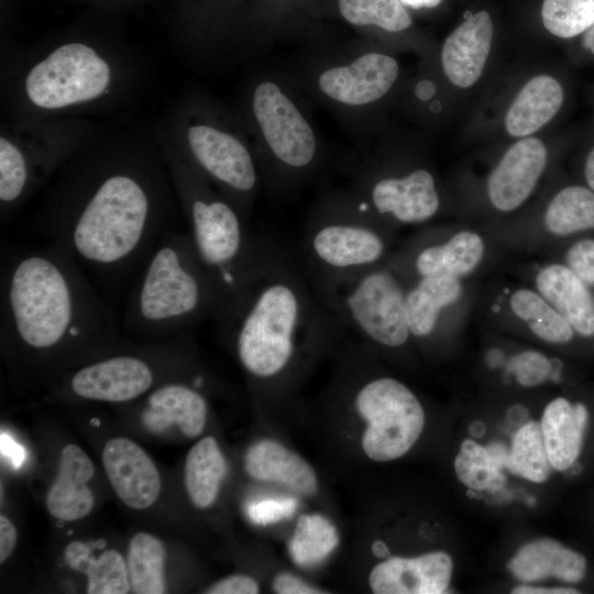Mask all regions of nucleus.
<instances>
[{"label":"nucleus","mask_w":594,"mask_h":594,"mask_svg":"<svg viewBox=\"0 0 594 594\" xmlns=\"http://www.w3.org/2000/svg\"><path fill=\"white\" fill-rule=\"evenodd\" d=\"M261 591L258 582L248 574H232L211 585L204 593L207 594H256Z\"/></svg>","instance_id":"obj_41"},{"label":"nucleus","mask_w":594,"mask_h":594,"mask_svg":"<svg viewBox=\"0 0 594 594\" xmlns=\"http://www.w3.org/2000/svg\"><path fill=\"white\" fill-rule=\"evenodd\" d=\"M551 469L541 425L536 421L525 424L514 435L508 470L530 482L542 483L548 480Z\"/></svg>","instance_id":"obj_34"},{"label":"nucleus","mask_w":594,"mask_h":594,"mask_svg":"<svg viewBox=\"0 0 594 594\" xmlns=\"http://www.w3.org/2000/svg\"><path fill=\"white\" fill-rule=\"evenodd\" d=\"M470 432L475 438H480L484 435L485 427L481 421H475L470 426Z\"/></svg>","instance_id":"obj_51"},{"label":"nucleus","mask_w":594,"mask_h":594,"mask_svg":"<svg viewBox=\"0 0 594 594\" xmlns=\"http://www.w3.org/2000/svg\"><path fill=\"white\" fill-rule=\"evenodd\" d=\"M547 161V146L540 139H518L488 175L486 194L491 205L504 213L520 208L534 193Z\"/></svg>","instance_id":"obj_16"},{"label":"nucleus","mask_w":594,"mask_h":594,"mask_svg":"<svg viewBox=\"0 0 594 594\" xmlns=\"http://www.w3.org/2000/svg\"><path fill=\"white\" fill-rule=\"evenodd\" d=\"M102 463L118 497L129 507L145 509L161 492V476L150 455L128 438L108 440Z\"/></svg>","instance_id":"obj_18"},{"label":"nucleus","mask_w":594,"mask_h":594,"mask_svg":"<svg viewBox=\"0 0 594 594\" xmlns=\"http://www.w3.org/2000/svg\"><path fill=\"white\" fill-rule=\"evenodd\" d=\"M543 224L557 237L594 230V191L579 185L560 189L546 208Z\"/></svg>","instance_id":"obj_30"},{"label":"nucleus","mask_w":594,"mask_h":594,"mask_svg":"<svg viewBox=\"0 0 594 594\" xmlns=\"http://www.w3.org/2000/svg\"><path fill=\"white\" fill-rule=\"evenodd\" d=\"M373 551L380 556V557H386L389 554V551L386 547V544L382 541H376L374 544H373Z\"/></svg>","instance_id":"obj_52"},{"label":"nucleus","mask_w":594,"mask_h":594,"mask_svg":"<svg viewBox=\"0 0 594 594\" xmlns=\"http://www.w3.org/2000/svg\"><path fill=\"white\" fill-rule=\"evenodd\" d=\"M507 371L521 386L534 387L550 376L552 364L544 354L528 350L514 355L507 364Z\"/></svg>","instance_id":"obj_39"},{"label":"nucleus","mask_w":594,"mask_h":594,"mask_svg":"<svg viewBox=\"0 0 594 594\" xmlns=\"http://www.w3.org/2000/svg\"><path fill=\"white\" fill-rule=\"evenodd\" d=\"M582 44L586 51L594 55V24L584 32Z\"/></svg>","instance_id":"obj_50"},{"label":"nucleus","mask_w":594,"mask_h":594,"mask_svg":"<svg viewBox=\"0 0 594 594\" xmlns=\"http://www.w3.org/2000/svg\"><path fill=\"white\" fill-rule=\"evenodd\" d=\"M337 9L346 23L359 30L400 34L413 25L399 0H337Z\"/></svg>","instance_id":"obj_31"},{"label":"nucleus","mask_w":594,"mask_h":594,"mask_svg":"<svg viewBox=\"0 0 594 594\" xmlns=\"http://www.w3.org/2000/svg\"><path fill=\"white\" fill-rule=\"evenodd\" d=\"M109 82V65L94 48L68 43L30 70L25 91L35 106L59 109L97 98Z\"/></svg>","instance_id":"obj_13"},{"label":"nucleus","mask_w":594,"mask_h":594,"mask_svg":"<svg viewBox=\"0 0 594 594\" xmlns=\"http://www.w3.org/2000/svg\"><path fill=\"white\" fill-rule=\"evenodd\" d=\"M145 180L130 169H108L44 220L41 238L67 249L107 293L132 285L172 231Z\"/></svg>","instance_id":"obj_3"},{"label":"nucleus","mask_w":594,"mask_h":594,"mask_svg":"<svg viewBox=\"0 0 594 594\" xmlns=\"http://www.w3.org/2000/svg\"><path fill=\"white\" fill-rule=\"evenodd\" d=\"M94 464L77 444L64 447L58 460V470L52 483L46 506L48 513L63 521L78 520L94 507V495L86 483L92 477Z\"/></svg>","instance_id":"obj_22"},{"label":"nucleus","mask_w":594,"mask_h":594,"mask_svg":"<svg viewBox=\"0 0 594 594\" xmlns=\"http://www.w3.org/2000/svg\"><path fill=\"white\" fill-rule=\"evenodd\" d=\"M484 255L485 242L482 235L475 231L462 230L440 243L417 242L414 248L391 255L388 260L409 283L432 276L460 279L474 272Z\"/></svg>","instance_id":"obj_15"},{"label":"nucleus","mask_w":594,"mask_h":594,"mask_svg":"<svg viewBox=\"0 0 594 594\" xmlns=\"http://www.w3.org/2000/svg\"><path fill=\"white\" fill-rule=\"evenodd\" d=\"M177 180L188 234L217 288L221 316L246 277L255 254L256 235L249 232L246 220L233 204L213 191L194 166L178 167Z\"/></svg>","instance_id":"obj_8"},{"label":"nucleus","mask_w":594,"mask_h":594,"mask_svg":"<svg viewBox=\"0 0 594 594\" xmlns=\"http://www.w3.org/2000/svg\"><path fill=\"white\" fill-rule=\"evenodd\" d=\"M16 544V530L4 516H0V562H4L13 552Z\"/></svg>","instance_id":"obj_45"},{"label":"nucleus","mask_w":594,"mask_h":594,"mask_svg":"<svg viewBox=\"0 0 594 594\" xmlns=\"http://www.w3.org/2000/svg\"><path fill=\"white\" fill-rule=\"evenodd\" d=\"M196 383H167L147 397L141 414L144 427L154 433L175 424L189 438L201 435L208 418V404Z\"/></svg>","instance_id":"obj_21"},{"label":"nucleus","mask_w":594,"mask_h":594,"mask_svg":"<svg viewBox=\"0 0 594 594\" xmlns=\"http://www.w3.org/2000/svg\"><path fill=\"white\" fill-rule=\"evenodd\" d=\"M186 138L194 167L218 186L248 220L262 187L253 146L235 132L209 121L190 124Z\"/></svg>","instance_id":"obj_12"},{"label":"nucleus","mask_w":594,"mask_h":594,"mask_svg":"<svg viewBox=\"0 0 594 594\" xmlns=\"http://www.w3.org/2000/svg\"><path fill=\"white\" fill-rule=\"evenodd\" d=\"M227 470L216 438L207 436L191 447L185 462V486L194 506L206 509L215 504Z\"/></svg>","instance_id":"obj_28"},{"label":"nucleus","mask_w":594,"mask_h":594,"mask_svg":"<svg viewBox=\"0 0 594 594\" xmlns=\"http://www.w3.org/2000/svg\"><path fill=\"white\" fill-rule=\"evenodd\" d=\"M458 480L473 491H499L506 483L503 469L491 457L486 447L468 439L461 443L454 460Z\"/></svg>","instance_id":"obj_35"},{"label":"nucleus","mask_w":594,"mask_h":594,"mask_svg":"<svg viewBox=\"0 0 594 594\" xmlns=\"http://www.w3.org/2000/svg\"><path fill=\"white\" fill-rule=\"evenodd\" d=\"M311 287L344 331H353L370 344L397 350L413 339L406 312L407 283L389 260Z\"/></svg>","instance_id":"obj_9"},{"label":"nucleus","mask_w":594,"mask_h":594,"mask_svg":"<svg viewBox=\"0 0 594 594\" xmlns=\"http://www.w3.org/2000/svg\"><path fill=\"white\" fill-rule=\"evenodd\" d=\"M156 380L155 365L146 355L125 353L82 365L72 374L68 387L84 399L124 403L145 394Z\"/></svg>","instance_id":"obj_14"},{"label":"nucleus","mask_w":594,"mask_h":594,"mask_svg":"<svg viewBox=\"0 0 594 594\" xmlns=\"http://www.w3.org/2000/svg\"><path fill=\"white\" fill-rule=\"evenodd\" d=\"M493 43V22L487 11L468 14L444 40L440 65L446 78L455 87L466 89L481 78Z\"/></svg>","instance_id":"obj_19"},{"label":"nucleus","mask_w":594,"mask_h":594,"mask_svg":"<svg viewBox=\"0 0 594 594\" xmlns=\"http://www.w3.org/2000/svg\"><path fill=\"white\" fill-rule=\"evenodd\" d=\"M541 20L557 37L578 36L594 24V0H543Z\"/></svg>","instance_id":"obj_36"},{"label":"nucleus","mask_w":594,"mask_h":594,"mask_svg":"<svg viewBox=\"0 0 594 594\" xmlns=\"http://www.w3.org/2000/svg\"><path fill=\"white\" fill-rule=\"evenodd\" d=\"M397 58L372 44L327 48L299 66L295 80L307 96L331 111L350 131H371L387 99L397 89Z\"/></svg>","instance_id":"obj_6"},{"label":"nucleus","mask_w":594,"mask_h":594,"mask_svg":"<svg viewBox=\"0 0 594 594\" xmlns=\"http://www.w3.org/2000/svg\"><path fill=\"white\" fill-rule=\"evenodd\" d=\"M406 8L415 10L431 9L441 3L442 0H399Z\"/></svg>","instance_id":"obj_49"},{"label":"nucleus","mask_w":594,"mask_h":594,"mask_svg":"<svg viewBox=\"0 0 594 594\" xmlns=\"http://www.w3.org/2000/svg\"><path fill=\"white\" fill-rule=\"evenodd\" d=\"M164 543L146 532L134 535L129 544L128 573L130 586L136 594H163Z\"/></svg>","instance_id":"obj_32"},{"label":"nucleus","mask_w":594,"mask_h":594,"mask_svg":"<svg viewBox=\"0 0 594 594\" xmlns=\"http://www.w3.org/2000/svg\"><path fill=\"white\" fill-rule=\"evenodd\" d=\"M586 285L594 286V239H582L566 251L564 263Z\"/></svg>","instance_id":"obj_40"},{"label":"nucleus","mask_w":594,"mask_h":594,"mask_svg":"<svg viewBox=\"0 0 594 594\" xmlns=\"http://www.w3.org/2000/svg\"><path fill=\"white\" fill-rule=\"evenodd\" d=\"M462 292L460 279L452 277H421L407 283L406 312L413 339L433 336L443 311L460 299Z\"/></svg>","instance_id":"obj_27"},{"label":"nucleus","mask_w":594,"mask_h":594,"mask_svg":"<svg viewBox=\"0 0 594 594\" xmlns=\"http://www.w3.org/2000/svg\"><path fill=\"white\" fill-rule=\"evenodd\" d=\"M248 122L262 186L277 199L295 196L320 169L322 140L295 78L268 72L252 85Z\"/></svg>","instance_id":"obj_4"},{"label":"nucleus","mask_w":594,"mask_h":594,"mask_svg":"<svg viewBox=\"0 0 594 594\" xmlns=\"http://www.w3.org/2000/svg\"><path fill=\"white\" fill-rule=\"evenodd\" d=\"M0 326L7 344L41 355L112 344L119 322L70 252L44 241L2 252Z\"/></svg>","instance_id":"obj_2"},{"label":"nucleus","mask_w":594,"mask_h":594,"mask_svg":"<svg viewBox=\"0 0 594 594\" xmlns=\"http://www.w3.org/2000/svg\"><path fill=\"white\" fill-rule=\"evenodd\" d=\"M339 543V532L327 517L302 514L298 517L288 542L292 558L297 564L311 565L328 557Z\"/></svg>","instance_id":"obj_33"},{"label":"nucleus","mask_w":594,"mask_h":594,"mask_svg":"<svg viewBox=\"0 0 594 594\" xmlns=\"http://www.w3.org/2000/svg\"><path fill=\"white\" fill-rule=\"evenodd\" d=\"M215 322L245 373L268 386L289 381L306 358L344 331L314 292L296 253L261 234L241 288Z\"/></svg>","instance_id":"obj_1"},{"label":"nucleus","mask_w":594,"mask_h":594,"mask_svg":"<svg viewBox=\"0 0 594 594\" xmlns=\"http://www.w3.org/2000/svg\"><path fill=\"white\" fill-rule=\"evenodd\" d=\"M392 230L356 209L341 189L331 191L310 210L296 255L310 285L331 282L386 262Z\"/></svg>","instance_id":"obj_7"},{"label":"nucleus","mask_w":594,"mask_h":594,"mask_svg":"<svg viewBox=\"0 0 594 594\" xmlns=\"http://www.w3.org/2000/svg\"><path fill=\"white\" fill-rule=\"evenodd\" d=\"M351 403L364 421L363 453L372 461L388 462L405 455L425 427V410L415 393L392 376L356 378Z\"/></svg>","instance_id":"obj_11"},{"label":"nucleus","mask_w":594,"mask_h":594,"mask_svg":"<svg viewBox=\"0 0 594 594\" xmlns=\"http://www.w3.org/2000/svg\"><path fill=\"white\" fill-rule=\"evenodd\" d=\"M244 470L253 480L279 485L304 497L319 491V479L311 464L274 439H261L249 447Z\"/></svg>","instance_id":"obj_20"},{"label":"nucleus","mask_w":594,"mask_h":594,"mask_svg":"<svg viewBox=\"0 0 594 594\" xmlns=\"http://www.w3.org/2000/svg\"><path fill=\"white\" fill-rule=\"evenodd\" d=\"M105 544V540H97L95 542L87 543L81 541H73L65 548V562L73 570L85 572L89 562L94 558L91 556L92 550L103 548Z\"/></svg>","instance_id":"obj_43"},{"label":"nucleus","mask_w":594,"mask_h":594,"mask_svg":"<svg viewBox=\"0 0 594 594\" xmlns=\"http://www.w3.org/2000/svg\"><path fill=\"white\" fill-rule=\"evenodd\" d=\"M272 590L278 594H324L323 588L311 584L290 571H280L272 580Z\"/></svg>","instance_id":"obj_42"},{"label":"nucleus","mask_w":594,"mask_h":594,"mask_svg":"<svg viewBox=\"0 0 594 594\" xmlns=\"http://www.w3.org/2000/svg\"><path fill=\"white\" fill-rule=\"evenodd\" d=\"M84 573L88 576V594H125L131 587L125 562L113 549L92 558Z\"/></svg>","instance_id":"obj_38"},{"label":"nucleus","mask_w":594,"mask_h":594,"mask_svg":"<svg viewBox=\"0 0 594 594\" xmlns=\"http://www.w3.org/2000/svg\"><path fill=\"white\" fill-rule=\"evenodd\" d=\"M563 99V88L554 77L546 74L531 77L505 114L507 134L517 139L531 136L554 118Z\"/></svg>","instance_id":"obj_25"},{"label":"nucleus","mask_w":594,"mask_h":594,"mask_svg":"<svg viewBox=\"0 0 594 594\" xmlns=\"http://www.w3.org/2000/svg\"><path fill=\"white\" fill-rule=\"evenodd\" d=\"M406 163L376 152L358 165L341 190L356 209L388 227L425 223L440 209L436 177L422 164Z\"/></svg>","instance_id":"obj_10"},{"label":"nucleus","mask_w":594,"mask_h":594,"mask_svg":"<svg viewBox=\"0 0 594 594\" xmlns=\"http://www.w3.org/2000/svg\"><path fill=\"white\" fill-rule=\"evenodd\" d=\"M220 312L219 294L188 232L172 230L135 277L122 326L138 336H168L205 319L216 321Z\"/></svg>","instance_id":"obj_5"},{"label":"nucleus","mask_w":594,"mask_h":594,"mask_svg":"<svg viewBox=\"0 0 594 594\" xmlns=\"http://www.w3.org/2000/svg\"><path fill=\"white\" fill-rule=\"evenodd\" d=\"M508 568L524 582L554 578L566 583H579L586 574L587 563L583 554L553 539L540 538L519 548Z\"/></svg>","instance_id":"obj_24"},{"label":"nucleus","mask_w":594,"mask_h":594,"mask_svg":"<svg viewBox=\"0 0 594 594\" xmlns=\"http://www.w3.org/2000/svg\"><path fill=\"white\" fill-rule=\"evenodd\" d=\"M453 571L451 557L443 551L417 557H388L375 564L367 576L375 594H441Z\"/></svg>","instance_id":"obj_17"},{"label":"nucleus","mask_w":594,"mask_h":594,"mask_svg":"<svg viewBox=\"0 0 594 594\" xmlns=\"http://www.w3.org/2000/svg\"><path fill=\"white\" fill-rule=\"evenodd\" d=\"M486 449L499 468L508 470L509 451L503 443L494 442L488 444Z\"/></svg>","instance_id":"obj_47"},{"label":"nucleus","mask_w":594,"mask_h":594,"mask_svg":"<svg viewBox=\"0 0 594 594\" xmlns=\"http://www.w3.org/2000/svg\"><path fill=\"white\" fill-rule=\"evenodd\" d=\"M514 594H578L579 591L572 587H537L528 585L516 586Z\"/></svg>","instance_id":"obj_46"},{"label":"nucleus","mask_w":594,"mask_h":594,"mask_svg":"<svg viewBox=\"0 0 594 594\" xmlns=\"http://www.w3.org/2000/svg\"><path fill=\"white\" fill-rule=\"evenodd\" d=\"M584 175L588 187L594 191V147L587 154Z\"/></svg>","instance_id":"obj_48"},{"label":"nucleus","mask_w":594,"mask_h":594,"mask_svg":"<svg viewBox=\"0 0 594 594\" xmlns=\"http://www.w3.org/2000/svg\"><path fill=\"white\" fill-rule=\"evenodd\" d=\"M536 290L570 323L575 333L594 337V296L565 264L542 266L535 276Z\"/></svg>","instance_id":"obj_23"},{"label":"nucleus","mask_w":594,"mask_h":594,"mask_svg":"<svg viewBox=\"0 0 594 594\" xmlns=\"http://www.w3.org/2000/svg\"><path fill=\"white\" fill-rule=\"evenodd\" d=\"M0 452L1 457L15 469L20 468L26 458L24 448L3 431L0 435Z\"/></svg>","instance_id":"obj_44"},{"label":"nucleus","mask_w":594,"mask_h":594,"mask_svg":"<svg viewBox=\"0 0 594 594\" xmlns=\"http://www.w3.org/2000/svg\"><path fill=\"white\" fill-rule=\"evenodd\" d=\"M587 421V408L581 403L573 405L558 397L547 405L540 425L552 469L565 471L574 464Z\"/></svg>","instance_id":"obj_26"},{"label":"nucleus","mask_w":594,"mask_h":594,"mask_svg":"<svg viewBox=\"0 0 594 594\" xmlns=\"http://www.w3.org/2000/svg\"><path fill=\"white\" fill-rule=\"evenodd\" d=\"M512 312L540 340L564 344L574 337L570 323L536 289L518 288L509 297Z\"/></svg>","instance_id":"obj_29"},{"label":"nucleus","mask_w":594,"mask_h":594,"mask_svg":"<svg viewBox=\"0 0 594 594\" xmlns=\"http://www.w3.org/2000/svg\"><path fill=\"white\" fill-rule=\"evenodd\" d=\"M32 172L23 152L11 141L0 139V200L2 210L13 208L26 193Z\"/></svg>","instance_id":"obj_37"}]
</instances>
